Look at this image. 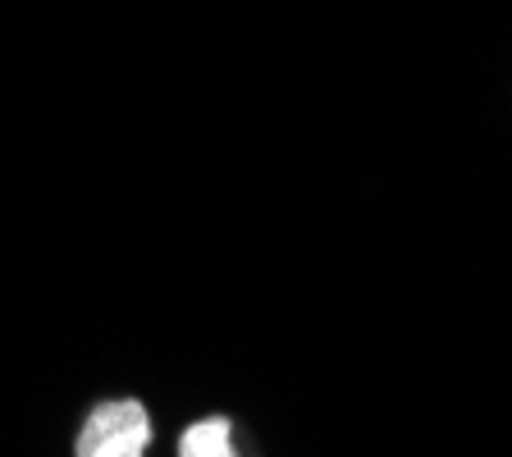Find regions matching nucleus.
I'll return each mask as SVG.
<instances>
[{
	"label": "nucleus",
	"mask_w": 512,
	"mask_h": 457,
	"mask_svg": "<svg viewBox=\"0 0 512 457\" xmlns=\"http://www.w3.org/2000/svg\"><path fill=\"white\" fill-rule=\"evenodd\" d=\"M156 444V416L138 394L96 398L74 430V457H147Z\"/></svg>",
	"instance_id": "f257e3e1"
},
{
	"label": "nucleus",
	"mask_w": 512,
	"mask_h": 457,
	"mask_svg": "<svg viewBox=\"0 0 512 457\" xmlns=\"http://www.w3.org/2000/svg\"><path fill=\"white\" fill-rule=\"evenodd\" d=\"M234 416L224 412H206L197 421L179 430L174 439V457H243L238 453V435H234Z\"/></svg>",
	"instance_id": "f03ea898"
}]
</instances>
